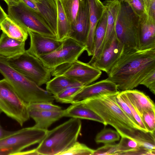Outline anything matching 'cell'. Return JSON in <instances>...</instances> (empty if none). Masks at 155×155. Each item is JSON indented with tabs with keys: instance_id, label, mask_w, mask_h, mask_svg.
<instances>
[{
	"instance_id": "1",
	"label": "cell",
	"mask_w": 155,
	"mask_h": 155,
	"mask_svg": "<svg viewBox=\"0 0 155 155\" xmlns=\"http://www.w3.org/2000/svg\"><path fill=\"white\" fill-rule=\"evenodd\" d=\"M155 70V48L123 51L107 74V79L120 91L137 87Z\"/></svg>"
},
{
	"instance_id": "2",
	"label": "cell",
	"mask_w": 155,
	"mask_h": 155,
	"mask_svg": "<svg viewBox=\"0 0 155 155\" xmlns=\"http://www.w3.org/2000/svg\"><path fill=\"white\" fill-rule=\"evenodd\" d=\"M119 92L101 94L78 102L95 112L104 120L105 126H112L121 137L137 141L143 130L126 115L118 104L116 97Z\"/></svg>"
},
{
	"instance_id": "3",
	"label": "cell",
	"mask_w": 155,
	"mask_h": 155,
	"mask_svg": "<svg viewBox=\"0 0 155 155\" xmlns=\"http://www.w3.org/2000/svg\"><path fill=\"white\" fill-rule=\"evenodd\" d=\"M81 128L80 119L72 118L52 130L47 131L36 148L39 155L61 154L76 141Z\"/></svg>"
},
{
	"instance_id": "4",
	"label": "cell",
	"mask_w": 155,
	"mask_h": 155,
	"mask_svg": "<svg viewBox=\"0 0 155 155\" xmlns=\"http://www.w3.org/2000/svg\"><path fill=\"white\" fill-rule=\"evenodd\" d=\"M0 73L27 104L41 102L53 103L55 100L53 95L12 68L7 59L1 55Z\"/></svg>"
},
{
	"instance_id": "5",
	"label": "cell",
	"mask_w": 155,
	"mask_h": 155,
	"mask_svg": "<svg viewBox=\"0 0 155 155\" xmlns=\"http://www.w3.org/2000/svg\"><path fill=\"white\" fill-rule=\"evenodd\" d=\"M120 0V6L115 26L116 35L124 46V51L138 50L140 18L126 2Z\"/></svg>"
},
{
	"instance_id": "6",
	"label": "cell",
	"mask_w": 155,
	"mask_h": 155,
	"mask_svg": "<svg viewBox=\"0 0 155 155\" xmlns=\"http://www.w3.org/2000/svg\"><path fill=\"white\" fill-rule=\"evenodd\" d=\"M8 12L9 18L27 31L56 38L55 34L40 13L22 2L8 6Z\"/></svg>"
},
{
	"instance_id": "7",
	"label": "cell",
	"mask_w": 155,
	"mask_h": 155,
	"mask_svg": "<svg viewBox=\"0 0 155 155\" xmlns=\"http://www.w3.org/2000/svg\"><path fill=\"white\" fill-rule=\"evenodd\" d=\"M47 130L33 126L15 131L13 134L0 140V155H16L25 149L39 143Z\"/></svg>"
},
{
	"instance_id": "8",
	"label": "cell",
	"mask_w": 155,
	"mask_h": 155,
	"mask_svg": "<svg viewBox=\"0 0 155 155\" xmlns=\"http://www.w3.org/2000/svg\"><path fill=\"white\" fill-rule=\"evenodd\" d=\"M9 64L39 86L51 80V70L46 68L38 58L25 51L16 58L7 59Z\"/></svg>"
},
{
	"instance_id": "9",
	"label": "cell",
	"mask_w": 155,
	"mask_h": 155,
	"mask_svg": "<svg viewBox=\"0 0 155 155\" xmlns=\"http://www.w3.org/2000/svg\"><path fill=\"white\" fill-rule=\"evenodd\" d=\"M0 109L21 126L30 118L27 104L5 78L0 80Z\"/></svg>"
},
{
	"instance_id": "10",
	"label": "cell",
	"mask_w": 155,
	"mask_h": 155,
	"mask_svg": "<svg viewBox=\"0 0 155 155\" xmlns=\"http://www.w3.org/2000/svg\"><path fill=\"white\" fill-rule=\"evenodd\" d=\"M85 50V45L68 38L55 50L38 58L46 68L52 71L60 65L78 60Z\"/></svg>"
},
{
	"instance_id": "11",
	"label": "cell",
	"mask_w": 155,
	"mask_h": 155,
	"mask_svg": "<svg viewBox=\"0 0 155 155\" xmlns=\"http://www.w3.org/2000/svg\"><path fill=\"white\" fill-rule=\"evenodd\" d=\"M101 74V70L78 59L60 65L53 69L51 71L52 76L63 75L84 86L97 80Z\"/></svg>"
},
{
	"instance_id": "12",
	"label": "cell",
	"mask_w": 155,
	"mask_h": 155,
	"mask_svg": "<svg viewBox=\"0 0 155 155\" xmlns=\"http://www.w3.org/2000/svg\"><path fill=\"white\" fill-rule=\"evenodd\" d=\"M124 49V46L115 33L91 65L107 74L121 56Z\"/></svg>"
},
{
	"instance_id": "13",
	"label": "cell",
	"mask_w": 155,
	"mask_h": 155,
	"mask_svg": "<svg viewBox=\"0 0 155 155\" xmlns=\"http://www.w3.org/2000/svg\"><path fill=\"white\" fill-rule=\"evenodd\" d=\"M27 31L30 38V46L25 52L38 58L55 50L63 41L31 30Z\"/></svg>"
},
{
	"instance_id": "14",
	"label": "cell",
	"mask_w": 155,
	"mask_h": 155,
	"mask_svg": "<svg viewBox=\"0 0 155 155\" xmlns=\"http://www.w3.org/2000/svg\"><path fill=\"white\" fill-rule=\"evenodd\" d=\"M89 28V8L88 0H80L74 23L71 26L68 38L85 45Z\"/></svg>"
},
{
	"instance_id": "15",
	"label": "cell",
	"mask_w": 155,
	"mask_h": 155,
	"mask_svg": "<svg viewBox=\"0 0 155 155\" xmlns=\"http://www.w3.org/2000/svg\"><path fill=\"white\" fill-rule=\"evenodd\" d=\"M114 83L107 78L84 86L73 97L72 104L99 95L119 92Z\"/></svg>"
},
{
	"instance_id": "16",
	"label": "cell",
	"mask_w": 155,
	"mask_h": 155,
	"mask_svg": "<svg viewBox=\"0 0 155 155\" xmlns=\"http://www.w3.org/2000/svg\"><path fill=\"white\" fill-rule=\"evenodd\" d=\"M89 8V28L85 44L89 56H92L94 50V38L96 28L105 9L100 0H88Z\"/></svg>"
},
{
	"instance_id": "17",
	"label": "cell",
	"mask_w": 155,
	"mask_h": 155,
	"mask_svg": "<svg viewBox=\"0 0 155 155\" xmlns=\"http://www.w3.org/2000/svg\"><path fill=\"white\" fill-rule=\"evenodd\" d=\"M138 50L155 48V22L148 21L146 15L140 18Z\"/></svg>"
},
{
	"instance_id": "18",
	"label": "cell",
	"mask_w": 155,
	"mask_h": 155,
	"mask_svg": "<svg viewBox=\"0 0 155 155\" xmlns=\"http://www.w3.org/2000/svg\"><path fill=\"white\" fill-rule=\"evenodd\" d=\"M28 110L30 117L35 122L33 127L45 130H48L52 124L64 117V110L59 111Z\"/></svg>"
},
{
	"instance_id": "19",
	"label": "cell",
	"mask_w": 155,
	"mask_h": 155,
	"mask_svg": "<svg viewBox=\"0 0 155 155\" xmlns=\"http://www.w3.org/2000/svg\"><path fill=\"white\" fill-rule=\"evenodd\" d=\"M103 4L107 11V17L106 32L101 52L116 33L115 26L120 8V0H106Z\"/></svg>"
},
{
	"instance_id": "20",
	"label": "cell",
	"mask_w": 155,
	"mask_h": 155,
	"mask_svg": "<svg viewBox=\"0 0 155 155\" xmlns=\"http://www.w3.org/2000/svg\"><path fill=\"white\" fill-rule=\"evenodd\" d=\"M25 41L8 37L2 32L0 37V55L7 59L16 58L25 51Z\"/></svg>"
},
{
	"instance_id": "21",
	"label": "cell",
	"mask_w": 155,
	"mask_h": 155,
	"mask_svg": "<svg viewBox=\"0 0 155 155\" xmlns=\"http://www.w3.org/2000/svg\"><path fill=\"white\" fill-rule=\"evenodd\" d=\"M35 3L40 14L56 35L57 16L56 0H36Z\"/></svg>"
},
{
	"instance_id": "22",
	"label": "cell",
	"mask_w": 155,
	"mask_h": 155,
	"mask_svg": "<svg viewBox=\"0 0 155 155\" xmlns=\"http://www.w3.org/2000/svg\"><path fill=\"white\" fill-rule=\"evenodd\" d=\"M124 92L140 117L144 112L148 110H155L154 102L148 96L143 92L133 89L124 91Z\"/></svg>"
},
{
	"instance_id": "23",
	"label": "cell",
	"mask_w": 155,
	"mask_h": 155,
	"mask_svg": "<svg viewBox=\"0 0 155 155\" xmlns=\"http://www.w3.org/2000/svg\"><path fill=\"white\" fill-rule=\"evenodd\" d=\"M71 104L64 110V117L92 120L101 123L105 126L103 119L92 110L79 102Z\"/></svg>"
},
{
	"instance_id": "24",
	"label": "cell",
	"mask_w": 155,
	"mask_h": 155,
	"mask_svg": "<svg viewBox=\"0 0 155 155\" xmlns=\"http://www.w3.org/2000/svg\"><path fill=\"white\" fill-rule=\"evenodd\" d=\"M107 17V12L105 7L104 10L98 22L95 31L94 54L90 61L87 63L91 65L98 58L101 52L106 32Z\"/></svg>"
},
{
	"instance_id": "25",
	"label": "cell",
	"mask_w": 155,
	"mask_h": 155,
	"mask_svg": "<svg viewBox=\"0 0 155 155\" xmlns=\"http://www.w3.org/2000/svg\"><path fill=\"white\" fill-rule=\"evenodd\" d=\"M0 25L2 32L8 37L21 41L27 39V31L8 16L0 23Z\"/></svg>"
},
{
	"instance_id": "26",
	"label": "cell",
	"mask_w": 155,
	"mask_h": 155,
	"mask_svg": "<svg viewBox=\"0 0 155 155\" xmlns=\"http://www.w3.org/2000/svg\"><path fill=\"white\" fill-rule=\"evenodd\" d=\"M80 85H83L66 76L58 75L54 76L46 83V90L55 95L68 87Z\"/></svg>"
},
{
	"instance_id": "27",
	"label": "cell",
	"mask_w": 155,
	"mask_h": 155,
	"mask_svg": "<svg viewBox=\"0 0 155 155\" xmlns=\"http://www.w3.org/2000/svg\"><path fill=\"white\" fill-rule=\"evenodd\" d=\"M57 8V39L62 41L68 38L71 29V25L64 12L60 0H56Z\"/></svg>"
},
{
	"instance_id": "28",
	"label": "cell",
	"mask_w": 155,
	"mask_h": 155,
	"mask_svg": "<svg viewBox=\"0 0 155 155\" xmlns=\"http://www.w3.org/2000/svg\"><path fill=\"white\" fill-rule=\"evenodd\" d=\"M64 12L71 25L75 23L78 13L80 0H60Z\"/></svg>"
},
{
	"instance_id": "29",
	"label": "cell",
	"mask_w": 155,
	"mask_h": 155,
	"mask_svg": "<svg viewBox=\"0 0 155 155\" xmlns=\"http://www.w3.org/2000/svg\"><path fill=\"white\" fill-rule=\"evenodd\" d=\"M119 143L117 144V155H130L140 146L134 140L127 137H121Z\"/></svg>"
},
{
	"instance_id": "30",
	"label": "cell",
	"mask_w": 155,
	"mask_h": 155,
	"mask_svg": "<svg viewBox=\"0 0 155 155\" xmlns=\"http://www.w3.org/2000/svg\"><path fill=\"white\" fill-rule=\"evenodd\" d=\"M84 86H75L68 87L57 94L54 95V100L62 103L72 104L74 97L78 92Z\"/></svg>"
},
{
	"instance_id": "31",
	"label": "cell",
	"mask_w": 155,
	"mask_h": 155,
	"mask_svg": "<svg viewBox=\"0 0 155 155\" xmlns=\"http://www.w3.org/2000/svg\"><path fill=\"white\" fill-rule=\"evenodd\" d=\"M120 138V135L117 131L104 128L97 135L95 140L97 143L106 144L118 141Z\"/></svg>"
},
{
	"instance_id": "32",
	"label": "cell",
	"mask_w": 155,
	"mask_h": 155,
	"mask_svg": "<svg viewBox=\"0 0 155 155\" xmlns=\"http://www.w3.org/2000/svg\"><path fill=\"white\" fill-rule=\"evenodd\" d=\"M94 151L84 144L76 141L61 155H93Z\"/></svg>"
},
{
	"instance_id": "33",
	"label": "cell",
	"mask_w": 155,
	"mask_h": 155,
	"mask_svg": "<svg viewBox=\"0 0 155 155\" xmlns=\"http://www.w3.org/2000/svg\"><path fill=\"white\" fill-rule=\"evenodd\" d=\"M28 110L41 111H59L62 108L52 103L41 102L32 103L27 104Z\"/></svg>"
},
{
	"instance_id": "34",
	"label": "cell",
	"mask_w": 155,
	"mask_h": 155,
	"mask_svg": "<svg viewBox=\"0 0 155 155\" xmlns=\"http://www.w3.org/2000/svg\"><path fill=\"white\" fill-rule=\"evenodd\" d=\"M140 117L147 131L155 132V110H148L144 112Z\"/></svg>"
},
{
	"instance_id": "35",
	"label": "cell",
	"mask_w": 155,
	"mask_h": 155,
	"mask_svg": "<svg viewBox=\"0 0 155 155\" xmlns=\"http://www.w3.org/2000/svg\"><path fill=\"white\" fill-rule=\"evenodd\" d=\"M130 6L134 13L140 18L146 15L144 0H123Z\"/></svg>"
},
{
	"instance_id": "36",
	"label": "cell",
	"mask_w": 155,
	"mask_h": 155,
	"mask_svg": "<svg viewBox=\"0 0 155 155\" xmlns=\"http://www.w3.org/2000/svg\"><path fill=\"white\" fill-rule=\"evenodd\" d=\"M119 94L130 108L135 120L142 129L144 131L148 132L143 122L140 117L137 114L134 107L130 102L124 91L120 92Z\"/></svg>"
},
{
	"instance_id": "37",
	"label": "cell",
	"mask_w": 155,
	"mask_h": 155,
	"mask_svg": "<svg viewBox=\"0 0 155 155\" xmlns=\"http://www.w3.org/2000/svg\"><path fill=\"white\" fill-rule=\"evenodd\" d=\"M117 144L112 143L105 144L104 146L94 150L93 155H117Z\"/></svg>"
},
{
	"instance_id": "38",
	"label": "cell",
	"mask_w": 155,
	"mask_h": 155,
	"mask_svg": "<svg viewBox=\"0 0 155 155\" xmlns=\"http://www.w3.org/2000/svg\"><path fill=\"white\" fill-rule=\"evenodd\" d=\"M140 84L148 88L154 94H155V70L148 75L141 82Z\"/></svg>"
},
{
	"instance_id": "39",
	"label": "cell",
	"mask_w": 155,
	"mask_h": 155,
	"mask_svg": "<svg viewBox=\"0 0 155 155\" xmlns=\"http://www.w3.org/2000/svg\"><path fill=\"white\" fill-rule=\"evenodd\" d=\"M119 93L116 97V101L118 104L126 115L134 122L139 125L135 120L130 108L127 104L122 99L119 95Z\"/></svg>"
},
{
	"instance_id": "40",
	"label": "cell",
	"mask_w": 155,
	"mask_h": 155,
	"mask_svg": "<svg viewBox=\"0 0 155 155\" xmlns=\"http://www.w3.org/2000/svg\"><path fill=\"white\" fill-rule=\"evenodd\" d=\"M144 1L147 20L155 22V0H144Z\"/></svg>"
},
{
	"instance_id": "41",
	"label": "cell",
	"mask_w": 155,
	"mask_h": 155,
	"mask_svg": "<svg viewBox=\"0 0 155 155\" xmlns=\"http://www.w3.org/2000/svg\"><path fill=\"white\" fill-rule=\"evenodd\" d=\"M15 131H10L5 130L0 124V140L13 134Z\"/></svg>"
},
{
	"instance_id": "42",
	"label": "cell",
	"mask_w": 155,
	"mask_h": 155,
	"mask_svg": "<svg viewBox=\"0 0 155 155\" xmlns=\"http://www.w3.org/2000/svg\"><path fill=\"white\" fill-rule=\"evenodd\" d=\"M21 2H23L28 7L34 11L39 12L38 8L35 4L31 0H21Z\"/></svg>"
},
{
	"instance_id": "43",
	"label": "cell",
	"mask_w": 155,
	"mask_h": 155,
	"mask_svg": "<svg viewBox=\"0 0 155 155\" xmlns=\"http://www.w3.org/2000/svg\"><path fill=\"white\" fill-rule=\"evenodd\" d=\"M16 155H39L36 149H34L31 150L21 151L18 153Z\"/></svg>"
},
{
	"instance_id": "44",
	"label": "cell",
	"mask_w": 155,
	"mask_h": 155,
	"mask_svg": "<svg viewBox=\"0 0 155 155\" xmlns=\"http://www.w3.org/2000/svg\"><path fill=\"white\" fill-rule=\"evenodd\" d=\"M8 16L0 5V23Z\"/></svg>"
},
{
	"instance_id": "45",
	"label": "cell",
	"mask_w": 155,
	"mask_h": 155,
	"mask_svg": "<svg viewBox=\"0 0 155 155\" xmlns=\"http://www.w3.org/2000/svg\"><path fill=\"white\" fill-rule=\"evenodd\" d=\"M7 4L8 6L13 5L21 2V0H3Z\"/></svg>"
},
{
	"instance_id": "46",
	"label": "cell",
	"mask_w": 155,
	"mask_h": 155,
	"mask_svg": "<svg viewBox=\"0 0 155 155\" xmlns=\"http://www.w3.org/2000/svg\"><path fill=\"white\" fill-rule=\"evenodd\" d=\"M31 0L34 3H35V1H36V0Z\"/></svg>"
},
{
	"instance_id": "47",
	"label": "cell",
	"mask_w": 155,
	"mask_h": 155,
	"mask_svg": "<svg viewBox=\"0 0 155 155\" xmlns=\"http://www.w3.org/2000/svg\"><path fill=\"white\" fill-rule=\"evenodd\" d=\"M2 112V111L0 109V115L1 114Z\"/></svg>"
},
{
	"instance_id": "48",
	"label": "cell",
	"mask_w": 155,
	"mask_h": 155,
	"mask_svg": "<svg viewBox=\"0 0 155 155\" xmlns=\"http://www.w3.org/2000/svg\"><path fill=\"white\" fill-rule=\"evenodd\" d=\"M0 30H1L0 25Z\"/></svg>"
}]
</instances>
